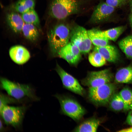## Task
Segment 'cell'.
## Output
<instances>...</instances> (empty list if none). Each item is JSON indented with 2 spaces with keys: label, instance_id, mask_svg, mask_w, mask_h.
<instances>
[{
  "label": "cell",
  "instance_id": "1",
  "mask_svg": "<svg viewBox=\"0 0 132 132\" xmlns=\"http://www.w3.org/2000/svg\"><path fill=\"white\" fill-rule=\"evenodd\" d=\"M71 30L66 25L60 24L49 31L47 35L51 51L54 55H57L60 50L68 43Z\"/></svg>",
  "mask_w": 132,
  "mask_h": 132
},
{
  "label": "cell",
  "instance_id": "2",
  "mask_svg": "<svg viewBox=\"0 0 132 132\" xmlns=\"http://www.w3.org/2000/svg\"><path fill=\"white\" fill-rule=\"evenodd\" d=\"M117 87L111 82L93 88H88L86 92L87 99L96 107L104 106L109 104Z\"/></svg>",
  "mask_w": 132,
  "mask_h": 132
},
{
  "label": "cell",
  "instance_id": "3",
  "mask_svg": "<svg viewBox=\"0 0 132 132\" xmlns=\"http://www.w3.org/2000/svg\"><path fill=\"white\" fill-rule=\"evenodd\" d=\"M55 96L58 100L61 112L78 122L82 120L87 111L76 99L69 96L56 94Z\"/></svg>",
  "mask_w": 132,
  "mask_h": 132
},
{
  "label": "cell",
  "instance_id": "4",
  "mask_svg": "<svg viewBox=\"0 0 132 132\" xmlns=\"http://www.w3.org/2000/svg\"><path fill=\"white\" fill-rule=\"evenodd\" d=\"M80 4L77 0H52L48 10L52 18L61 20L78 12Z\"/></svg>",
  "mask_w": 132,
  "mask_h": 132
},
{
  "label": "cell",
  "instance_id": "5",
  "mask_svg": "<svg viewBox=\"0 0 132 132\" xmlns=\"http://www.w3.org/2000/svg\"><path fill=\"white\" fill-rule=\"evenodd\" d=\"M0 81L2 89L16 99L19 100L25 97L35 100L39 99L33 89L29 85L15 82L3 77L1 78Z\"/></svg>",
  "mask_w": 132,
  "mask_h": 132
},
{
  "label": "cell",
  "instance_id": "6",
  "mask_svg": "<svg viewBox=\"0 0 132 132\" xmlns=\"http://www.w3.org/2000/svg\"><path fill=\"white\" fill-rule=\"evenodd\" d=\"M70 40L71 42L78 48L82 54L88 53L91 49L92 43L88 30L82 26L76 25L73 27L71 30Z\"/></svg>",
  "mask_w": 132,
  "mask_h": 132
},
{
  "label": "cell",
  "instance_id": "7",
  "mask_svg": "<svg viewBox=\"0 0 132 132\" xmlns=\"http://www.w3.org/2000/svg\"><path fill=\"white\" fill-rule=\"evenodd\" d=\"M26 109L25 106L6 105L0 110V114L5 123L15 128L22 124Z\"/></svg>",
  "mask_w": 132,
  "mask_h": 132
},
{
  "label": "cell",
  "instance_id": "8",
  "mask_svg": "<svg viewBox=\"0 0 132 132\" xmlns=\"http://www.w3.org/2000/svg\"><path fill=\"white\" fill-rule=\"evenodd\" d=\"M113 75L110 70L106 69L98 71L89 72L81 81L82 84L88 88L98 87L110 82Z\"/></svg>",
  "mask_w": 132,
  "mask_h": 132
},
{
  "label": "cell",
  "instance_id": "9",
  "mask_svg": "<svg viewBox=\"0 0 132 132\" xmlns=\"http://www.w3.org/2000/svg\"><path fill=\"white\" fill-rule=\"evenodd\" d=\"M56 70L65 88L83 97L86 96L87 91L76 78L66 72L58 64L56 65Z\"/></svg>",
  "mask_w": 132,
  "mask_h": 132
},
{
  "label": "cell",
  "instance_id": "10",
  "mask_svg": "<svg viewBox=\"0 0 132 132\" xmlns=\"http://www.w3.org/2000/svg\"><path fill=\"white\" fill-rule=\"evenodd\" d=\"M115 9L105 2L99 3L94 10L90 18V22L98 23L107 20L111 16Z\"/></svg>",
  "mask_w": 132,
  "mask_h": 132
},
{
  "label": "cell",
  "instance_id": "11",
  "mask_svg": "<svg viewBox=\"0 0 132 132\" xmlns=\"http://www.w3.org/2000/svg\"><path fill=\"white\" fill-rule=\"evenodd\" d=\"M81 52L78 48L71 42L62 48L58 54V56L71 64H77L81 58Z\"/></svg>",
  "mask_w": 132,
  "mask_h": 132
},
{
  "label": "cell",
  "instance_id": "12",
  "mask_svg": "<svg viewBox=\"0 0 132 132\" xmlns=\"http://www.w3.org/2000/svg\"><path fill=\"white\" fill-rule=\"evenodd\" d=\"M9 54L11 59L15 63L19 65L26 63L30 57L28 50L20 45L12 47L9 50Z\"/></svg>",
  "mask_w": 132,
  "mask_h": 132
},
{
  "label": "cell",
  "instance_id": "13",
  "mask_svg": "<svg viewBox=\"0 0 132 132\" xmlns=\"http://www.w3.org/2000/svg\"><path fill=\"white\" fill-rule=\"evenodd\" d=\"M101 122L100 119L94 116L81 121L72 131L96 132Z\"/></svg>",
  "mask_w": 132,
  "mask_h": 132
},
{
  "label": "cell",
  "instance_id": "14",
  "mask_svg": "<svg viewBox=\"0 0 132 132\" xmlns=\"http://www.w3.org/2000/svg\"><path fill=\"white\" fill-rule=\"evenodd\" d=\"M6 21L10 28L16 33L22 32L24 22L21 16L16 12L10 11L6 14Z\"/></svg>",
  "mask_w": 132,
  "mask_h": 132
},
{
  "label": "cell",
  "instance_id": "15",
  "mask_svg": "<svg viewBox=\"0 0 132 132\" xmlns=\"http://www.w3.org/2000/svg\"><path fill=\"white\" fill-rule=\"evenodd\" d=\"M94 50L99 52L106 61L111 62H117L119 58V54L114 46L108 44L101 47L95 46Z\"/></svg>",
  "mask_w": 132,
  "mask_h": 132
},
{
  "label": "cell",
  "instance_id": "16",
  "mask_svg": "<svg viewBox=\"0 0 132 132\" xmlns=\"http://www.w3.org/2000/svg\"><path fill=\"white\" fill-rule=\"evenodd\" d=\"M89 38L96 46L101 47L109 44V40L104 36L102 31L96 28L88 30Z\"/></svg>",
  "mask_w": 132,
  "mask_h": 132
},
{
  "label": "cell",
  "instance_id": "17",
  "mask_svg": "<svg viewBox=\"0 0 132 132\" xmlns=\"http://www.w3.org/2000/svg\"><path fill=\"white\" fill-rule=\"evenodd\" d=\"M114 81L117 83H132V66L119 69L115 74Z\"/></svg>",
  "mask_w": 132,
  "mask_h": 132
},
{
  "label": "cell",
  "instance_id": "18",
  "mask_svg": "<svg viewBox=\"0 0 132 132\" xmlns=\"http://www.w3.org/2000/svg\"><path fill=\"white\" fill-rule=\"evenodd\" d=\"M35 0H18L9 7L10 11L22 14L29 10L34 8Z\"/></svg>",
  "mask_w": 132,
  "mask_h": 132
},
{
  "label": "cell",
  "instance_id": "19",
  "mask_svg": "<svg viewBox=\"0 0 132 132\" xmlns=\"http://www.w3.org/2000/svg\"><path fill=\"white\" fill-rule=\"evenodd\" d=\"M34 8L31 9L22 14L21 17L25 23L33 24L41 31L40 22L38 15Z\"/></svg>",
  "mask_w": 132,
  "mask_h": 132
},
{
  "label": "cell",
  "instance_id": "20",
  "mask_svg": "<svg viewBox=\"0 0 132 132\" xmlns=\"http://www.w3.org/2000/svg\"><path fill=\"white\" fill-rule=\"evenodd\" d=\"M38 30L34 25L25 23L23 27L22 32L26 39L31 42H34L39 37Z\"/></svg>",
  "mask_w": 132,
  "mask_h": 132
},
{
  "label": "cell",
  "instance_id": "21",
  "mask_svg": "<svg viewBox=\"0 0 132 132\" xmlns=\"http://www.w3.org/2000/svg\"><path fill=\"white\" fill-rule=\"evenodd\" d=\"M109 104L110 108L116 111L129 110L119 93L115 92L113 95Z\"/></svg>",
  "mask_w": 132,
  "mask_h": 132
},
{
  "label": "cell",
  "instance_id": "22",
  "mask_svg": "<svg viewBox=\"0 0 132 132\" xmlns=\"http://www.w3.org/2000/svg\"><path fill=\"white\" fill-rule=\"evenodd\" d=\"M118 44L127 57L132 59V35L122 39L119 42Z\"/></svg>",
  "mask_w": 132,
  "mask_h": 132
},
{
  "label": "cell",
  "instance_id": "23",
  "mask_svg": "<svg viewBox=\"0 0 132 132\" xmlns=\"http://www.w3.org/2000/svg\"><path fill=\"white\" fill-rule=\"evenodd\" d=\"M125 29V26H121L103 31L102 32L104 36L109 41H115Z\"/></svg>",
  "mask_w": 132,
  "mask_h": 132
},
{
  "label": "cell",
  "instance_id": "24",
  "mask_svg": "<svg viewBox=\"0 0 132 132\" xmlns=\"http://www.w3.org/2000/svg\"><path fill=\"white\" fill-rule=\"evenodd\" d=\"M88 59L90 64L95 67H99L104 65L106 61L99 52L95 50L90 54Z\"/></svg>",
  "mask_w": 132,
  "mask_h": 132
},
{
  "label": "cell",
  "instance_id": "25",
  "mask_svg": "<svg viewBox=\"0 0 132 132\" xmlns=\"http://www.w3.org/2000/svg\"><path fill=\"white\" fill-rule=\"evenodd\" d=\"M119 93L128 110H132V90L128 87H124Z\"/></svg>",
  "mask_w": 132,
  "mask_h": 132
},
{
  "label": "cell",
  "instance_id": "26",
  "mask_svg": "<svg viewBox=\"0 0 132 132\" xmlns=\"http://www.w3.org/2000/svg\"><path fill=\"white\" fill-rule=\"evenodd\" d=\"M18 100L1 93L0 95V110L8 104L17 102Z\"/></svg>",
  "mask_w": 132,
  "mask_h": 132
},
{
  "label": "cell",
  "instance_id": "27",
  "mask_svg": "<svg viewBox=\"0 0 132 132\" xmlns=\"http://www.w3.org/2000/svg\"><path fill=\"white\" fill-rule=\"evenodd\" d=\"M127 0H106L105 2L109 5L115 8L124 5Z\"/></svg>",
  "mask_w": 132,
  "mask_h": 132
},
{
  "label": "cell",
  "instance_id": "28",
  "mask_svg": "<svg viewBox=\"0 0 132 132\" xmlns=\"http://www.w3.org/2000/svg\"><path fill=\"white\" fill-rule=\"evenodd\" d=\"M126 122L128 124L132 126V110L129 112L126 120Z\"/></svg>",
  "mask_w": 132,
  "mask_h": 132
},
{
  "label": "cell",
  "instance_id": "29",
  "mask_svg": "<svg viewBox=\"0 0 132 132\" xmlns=\"http://www.w3.org/2000/svg\"><path fill=\"white\" fill-rule=\"evenodd\" d=\"M120 132H132V127L127 128L121 129L118 131Z\"/></svg>",
  "mask_w": 132,
  "mask_h": 132
},
{
  "label": "cell",
  "instance_id": "30",
  "mask_svg": "<svg viewBox=\"0 0 132 132\" xmlns=\"http://www.w3.org/2000/svg\"><path fill=\"white\" fill-rule=\"evenodd\" d=\"M129 20L130 26L132 28V13H131L129 15Z\"/></svg>",
  "mask_w": 132,
  "mask_h": 132
},
{
  "label": "cell",
  "instance_id": "31",
  "mask_svg": "<svg viewBox=\"0 0 132 132\" xmlns=\"http://www.w3.org/2000/svg\"><path fill=\"white\" fill-rule=\"evenodd\" d=\"M129 3L131 13H132V0H129Z\"/></svg>",
  "mask_w": 132,
  "mask_h": 132
},
{
  "label": "cell",
  "instance_id": "32",
  "mask_svg": "<svg viewBox=\"0 0 132 132\" xmlns=\"http://www.w3.org/2000/svg\"><path fill=\"white\" fill-rule=\"evenodd\" d=\"M0 130H2L3 128V126L2 124V123L1 121V120L0 121Z\"/></svg>",
  "mask_w": 132,
  "mask_h": 132
}]
</instances>
